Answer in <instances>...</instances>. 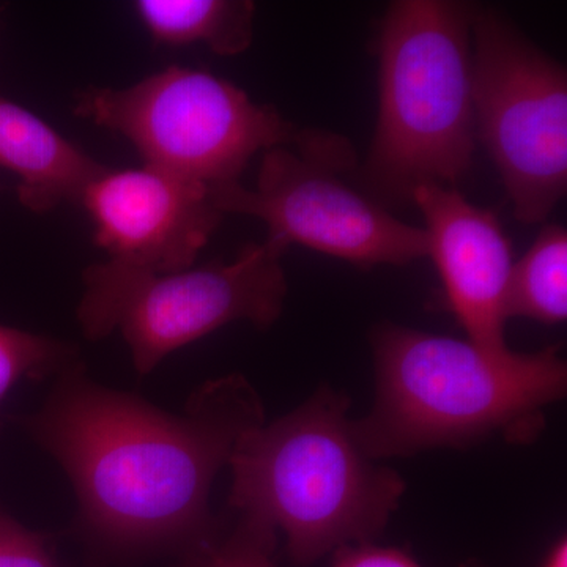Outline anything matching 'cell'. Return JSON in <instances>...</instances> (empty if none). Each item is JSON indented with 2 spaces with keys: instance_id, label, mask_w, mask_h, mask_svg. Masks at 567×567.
Here are the masks:
<instances>
[{
  "instance_id": "cell-18",
  "label": "cell",
  "mask_w": 567,
  "mask_h": 567,
  "mask_svg": "<svg viewBox=\"0 0 567 567\" xmlns=\"http://www.w3.org/2000/svg\"><path fill=\"white\" fill-rule=\"evenodd\" d=\"M544 567H567V544L566 539L559 540L557 546L551 548Z\"/></svg>"
},
{
  "instance_id": "cell-13",
  "label": "cell",
  "mask_w": 567,
  "mask_h": 567,
  "mask_svg": "<svg viewBox=\"0 0 567 567\" xmlns=\"http://www.w3.org/2000/svg\"><path fill=\"white\" fill-rule=\"evenodd\" d=\"M506 315L554 324L567 317V233L550 224L513 265L506 292Z\"/></svg>"
},
{
  "instance_id": "cell-10",
  "label": "cell",
  "mask_w": 567,
  "mask_h": 567,
  "mask_svg": "<svg viewBox=\"0 0 567 567\" xmlns=\"http://www.w3.org/2000/svg\"><path fill=\"white\" fill-rule=\"evenodd\" d=\"M412 203L424 216L427 257L442 278L447 309L470 342L506 352V292L514 262L495 213L470 204L456 188L439 185L420 186Z\"/></svg>"
},
{
  "instance_id": "cell-9",
  "label": "cell",
  "mask_w": 567,
  "mask_h": 567,
  "mask_svg": "<svg viewBox=\"0 0 567 567\" xmlns=\"http://www.w3.org/2000/svg\"><path fill=\"white\" fill-rule=\"evenodd\" d=\"M80 203L112 262L155 274L192 268L223 221L210 188L156 167L104 169Z\"/></svg>"
},
{
  "instance_id": "cell-1",
  "label": "cell",
  "mask_w": 567,
  "mask_h": 567,
  "mask_svg": "<svg viewBox=\"0 0 567 567\" xmlns=\"http://www.w3.org/2000/svg\"><path fill=\"white\" fill-rule=\"evenodd\" d=\"M265 423L244 375L205 383L183 415L62 372L28 427L69 475L82 522L117 550L199 546L213 537L208 496L246 432Z\"/></svg>"
},
{
  "instance_id": "cell-17",
  "label": "cell",
  "mask_w": 567,
  "mask_h": 567,
  "mask_svg": "<svg viewBox=\"0 0 567 567\" xmlns=\"http://www.w3.org/2000/svg\"><path fill=\"white\" fill-rule=\"evenodd\" d=\"M331 567H423L401 548L379 547L372 543L338 548Z\"/></svg>"
},
{
  "instance_id": "cell-19",
  "label": "cell",
  "mask_w": 567,
  "mask_h": 567,
  "mask_svg": "<svg viewBox=\"0 0 567 567\" xmlns=\"http://www.w3.org/2000/svg\"><path fill=\"white\" fill-rule=\"evenodd\" d=\"M0 192H2V185H0Z\"/></svg>"
},
{
  "instance_id": "cell-15",
  "label": "cell",
  "mask_w": 567,
  "mask_h": 567,
  "mask_svg": "<svg viewBox=\"0 0 567 567\" xmlns=\"http://www.w3.org/2000/svg\"><path fill=\"white\" fill-rule=\"evenodd\" d=\"M275 547L274 529L241 517L229 536L192 548L183 567H275Z\"/></svg>"
},
{
  "instance_id": "cell-8",
  "label": "cell",
  "mask_w": 567,
  "mask_h": 567,
  "mask_svg": "<svg viewBox=\"0 0 567 567\" xmlns=\"http://www.w3.org/2000/svg\"><path fill=\"white\" fill-rule=\"evenodd\" d=\"M472 62L476 137L518 221H546L567 188L565 66L483 7L473 17Z\"/></svg>"
},
{
  "instance_id": "cell-2",
  "label": "cell",
  "mask_w": 567,
  "mask_h": 567,
  "mask_svg": "<svg viewBox=\"0 0 567 567\" xmlns=\"http://www.w3.org/2000/svg\"><path fill=\"white\" fill-rule=\"evenodd\" d=\"M375 402L353 420L375 461L434 447H466L503 436L529 443L544 412L567 390L558 347L536 353H494L473 342L382 324L372 336Z\"/></svg>"
},
{
  "instance_id": "cell-4",
  "label": "cell",
  "mask_w": 567,
  "mask_h": 567,
  "mask_svg": "<svg viewBox=\"0 0 567 567\" xmlns=\"http://www.w3.org/2000/svg\"><path fill=\"white\" fill-rule=\"evenodd\" d=\"M476 6L390 3L377 39L379 117L358 178L383 203L423 185L456 188L476 144L472 22Z\"/></svg>"
},
{
  "instance_id": "cell-12",
  "label": "cell",
  "mask_w": 567,
  "mask_h": 567,
  "mask_svg": "<svg viewBox=\"0 0 567 567\" xmlns=\"http://www.w3.org/2000/svg\"><path fill=\"white\" fill-rule=\"evenodd\" d=\"M134 10L164 47L203 43L213 54L234 58L252 43L256 3L249 0H140Z\"/></svg>"
},
{
  "instance_id": "cell-5",
  "label": "cell",
  "mask_w": 567,
  "mask_h": 567,
  "mask_svg": "<svg viewBox=\"0 0 567 567\" xmlns=\"http://www.w3.org/2000/svg\"><path fill=\"white\" fill-rule=\"evenodd\" d=\"M358 171L350 141L338 133L298 130L287 145L262 153L256 188L240 182L210 189L223 215L254 216L265 244L282 254L298 245L357 265H406L427 257L424 227L395 218L350 183Z\"/></svg>"
},
{
  "instance_id": "cell-3",
  "label": "cell",
  "mask_w": 567,
  "mask_h": 567,
  "mask_svg": "<svg viewBox=\"0 0 567 567\" xmlns=\"http://www.w3.org/2000/svg\"><path fill=\"white\" fill-rule=\"evenodd\" d=\"M349 399L319 388L305 404L246 432L235 446L230 506L286 536L295 565L372 543L398 511L405 483L365 453Z\"/></svg>"
},
{
  "instance_id": "cell-14",
  "label": "cell",
  "mask_w": 567,
  "mask_h": 567,
  "mask_svg": "<svg viewBox=\"0 0 567 567\" xmlns=\"http://www.w3.org/2000/svg\"><path fill=\"white\" fill-rule=\"evenodd\" d=\"M73 347L0 324V404L21 380L43 379L73 365Z\"/></svg>"
},
{
  "instance_id": "cell-16",
  "label": "cell",
  "mask_w": 567,
  "mask_h": 567,
  "mask_svg": "<svg viewBox=\"0 0 567 567\" xmlns=\"http://www.w3.org/2000/svg\"><path fill=\"white\" fill-rule=\"evenodd\" d=\"M0 567H62L47 539L0 513Z\"/></svg>"
},
{
  "instance_id": "cell-11",
  "label": "cell",
  "mask_w": 567,
  "mask_h": 567,
  "mask_svg": "<svg viewBox=\"0 0 567 567\" xmlns=\"http://www.w3.org/2000/svg\"><path fill=\"white\" fill-rule=\"evenodd\" d=\"M0 166L20 178L18 199L33 213L80 203L106 167L43 118L0 95Z\"/></svg>"
},
{
  "instance_id": "cell-6",
  "label": "cell",
  "mask_w": 567,
  "mask_h": 567,
  "mask_svg": "<svg viewBox=\"0 0 567 567\" xmlns=\"http://www.w3.org/2000/svg\"><path fill=\"white\" fill-rule=\"evenodd\" d=\"M282 254L267 244L246 245L234 260L171 274L106 260L82 274L78 306L82 333L92 341L118 331L137 374H151L167 354L224 324L271 327L286 301Z\"/></svg>"
},
{
  "instance_id": "cell-7",
  "label": "cell",
  "mask_w": 567,
  "mask_h": 567,
  "mask_svg": "<svg viewBox=\"0 0 567 567\" xmlns=\"http://www.w3.org/2000/svg\"><path fill=\"white\" fill-rule=\"evenodd\" d=\"M74 115L126 137L144 164L207 188L238 182L259 152L298 128L210 71L167 66L126 89L87 87Z\"/></svg>"
}]
</instances>
